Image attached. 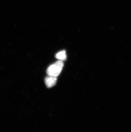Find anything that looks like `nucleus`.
I'll use <instances>...</instances> for the list:
<instances>
[{"label": "nucleus", "mask_w": 131, "mask_h": 132, "mask_svg": "<svg viewBox=\"0 0 131 132\" xmlns=\"http://www.w3.org/2000/svg\"><path fill=\"white\" fill-rule=\"evenodd\" d=\"M63 66V62L61 60H58L49 67L46 73L49 76L57 77L59 75Z\"/></svg>", "instance_id": "1"}, {"label": "nucleus", "mask_w": 131, "mask_h": 132, "mask_svg": "<svg viewBox=\"0 0 131 132\" xmlns=\"http://www.w3.org/2000/svg\"><path fill=\"white\" fill-rule=\"evenodd\" d=\"M57 80V77L48 75L45 79V83L47 87L50 88L55 85Z\"/></svg>", "instance_id": "2"}, {"label": "nucleus", "mask_w": 131, "mask_h": 132, "mask_svg": "<svg viewBox=\"0 0 131 132\" xmlns=\"http://www.w3.org/2000/svg\"><path fill=\"white\" fill-rule=\"evenodd\" d=\"M55 57L57 59L61 61H64L67 59V55L65 51L63 50L58 53L55 55Z\"/></svg>", "instance_id": "3"}]
</instances>
